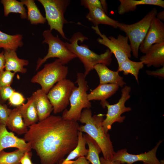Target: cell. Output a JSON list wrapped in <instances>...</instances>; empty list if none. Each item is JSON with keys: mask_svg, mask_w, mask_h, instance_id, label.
<instances>
[{"mask_svg": "<svg viewBox=\"0 0 164 164\" xmlns=\"http://www.w3.org/2000/svg\"><path fill=\"white\" fill-rule=\"evenodd\" d=\"M44 39L43 43H47L49 46L48 53L43 58H39L37 62L36 70H37L48 59L52 58H57L63 65L67 63L77 57L66 47L65 42L58 37L54 36L51 31L48 29L43 33Z\"/></svg>", "mask_w": 164, "mask_h": 164, "instance_id": "cell-8", "label": "cell"}, {"mask_svg": "<svg viewBox=\"0 0 164 164\" xmlns=\"http://www.w3.org/2000/svg\"><path fill=\"white\" fill-rule=\"evenodd\" d=\"M44 9L46 19L50 27V30H56L64 39L63 30L64 25L68 23L64 14L70 3L69 0H38Z\"/></svg>", "mask_w": 164, "mask_h": 164, "instance_id": "cell-7", "label": "cell"}, {"mask_svg": "<svg viewBox=\"0 0 164 164\" xmlns=\"http://www.w3.org/2000/svg\"><path fill=\"white\" fill-rule=\"evenodd\" d=\"M164 42V24L155 17L152 20L146 35L139 48L140 51L145 53L153 45Z\"/></svg>", "mask_w": 164, "mask_h": 164, "instance_id": "cell-13", "label": "cell"}, {"mask_svg": "<svg viewBox=\"0 0 164 164\" xmlns=\"http://www.w3.org/2000/svg\"><path fill=\"white\" fill-rule=\"evenodd\" d=\"M84 135L88 147V153L85 157L86 159L92 164H101L99 157V154L101 152L100 148L88 135L86 134Z\"/></svg>", "mask_w": 164, "mask_h": 164, "instance_id": "cell-29", "label": "cell"}, {"mask_svg": "<svg viewBox=\"0 0 164 164\" xmlns=\"http://www.w3.org/2000/svg\"><path fill=\"white\" fill-rule=\"evenodd\" d=\"M103 10L106 14L107 13V5L105 0H100Z\"/></svg>", "mask_w": 164, "mask_h": 164, "instance_id": "cell-42", "label": "cell"}, {"mask_svg": "<svg viewBox=\"0 0 164 164\" xmlns=\"http://www.w3.org/2000/svg\"><path fill=\"white\" fill-rule=\"evenodd\" d=\"M77 121L50 115L29 127L24 139L39 157L41 164H59L77 146Z\"/></svg>", "mask_w": 164, "mask_h": 164, "instance_id": "cell-1", "label": "cell"}, {"mask_svg": "<svg viewBox=\"0 0 164 164\" xmlns=\"http://www.w3.org/2000/svg\"><path fill=\"white\" fill-rule=\"evenodd\" d=\"M100 158L101 164H121L118 161H114L111 160L106 159L103 157Z\"/></svg>", "mask_w": 164, "mask_h": 164, "instance_id": "cell-39", "label": "cell"}, {"mask_svg": "<svg viewBox=\"0 0 164 164\" xmlns=\"http://www.w3.org/2000/svg\"><path fill=\"white\" fill-rule=\"evenodd\" d=\"M5 68V59L4 56V52L2 51L0 53V72L4 70Z\"/></svg>", "mask_w": 164, "mask_h": 164, "instance_id": "cell-40", "label": "cell"}, {"mask_svg": "<svg viewBox=\"0 0 164 164\" xmlns=\"http://www.w3.org/2000/svg\"><path fill=\"white\" fill-rule=\"evenodd\" d=\"M156 18L162 21H164V10L157 13Z\"/></svg>", "mask_w": 164, "mask_h": 164, "instance_id": "cell-41", "label": "cell"}, {"mask_svg": "<svg viewBox=\"0 0 164 164\" xmlns=\"http://www.w3.org/2000/svg\"><path fill=\"white\" fill-rule=\"evenodd\" d=\"M131 90L130 87L125 86L121 90V97L117 103L111 105L107 101L105 103V106L107 107L108 111L106 118L103 121L102 124L106 134L108 133L114 123H121L124 121L126 117L121 116L123 113L132 110L130 107H126L125 105V102L130 97Z\"/></svg>", "mask_w": 164, "mask_h": 164, "instance_id": "cell-10", "label": "cell"}, {"mask_svg": "<svg viewBox=\"0 0 164 164\" xmlns=\"http://www.w3.org/2000/svg\"><path fill=\"white\" fill-rule=\"evenodd\" d=\"M86 141L82 132L79 131L77 146L59 164H63L65 162L76 159L80 157H86L88 152V149L86 147Z\"/></svg>", "mask_w": 164, "mask_h": 164, "instance_id": "cell-27", "label": "cell"}, {"mask_svg": "<svg viewBox=\"0 0 164 164\" xmlns=\"http://www.w3.org/2000/svg\"><path fill=\"white\" fill-rule=\"evenodd\" d=\"M8 100L11 105L17 107L20 106L24 104L25 98L22 94L15 91Z\"/></svg>", "mask_w": 164, "mask_h": 164, "instance_id": "cell-32", "label": "cell"}, {"mask_svg": "<svg viewBox=\"0 0 164 164\" xmlns=\"http://www.w3.org/2000/svg\"><path fill=\"white\" fill-rule=\"evenodd\" d=\"M140 60L148 67L164 66V42L152 45L145 55L140 57Z\"/></svg>", "mask_w": 164, "mask_h": 164, "instance_id": "cell-15", "label": "cell"}, {"mask_svg": "<svg viewBox=\"0 0 164 164\" xmlns=\"http://www.w3.org/2000/svg\"><path fill=\"white\" fill-rule=\"evenodd\" d=\"M119 1L120 4L118 7V13L120 15L134 11L139 5H153L164 8V1L161 0H119Z\"/></svg>", "mask_w": 164, "mask_h": 164, "instance_id": "cell-21", "label": "cell"}, {"mask_svg": "<svg viewBox=\"0 0 164 164\" xmlns=\"http://www.w3.org/2000/svg\"><path fill=\"white\" fill-rule=\"evenodd\" d=\"M63 164H90L89 161L85 156L80 157L75 160L65 162Z\"/></svg>", "mask_w": 164, "mask_h": 164, "instance_id": "cell-37", "label": "cell"}, {"mask_svg": "<svg viewBox=\"0 0 164 164\" xmlns=\"http://www.w3.org/2000/svg\"><path fill=\"white\" fill-rule=\"evenodd\" d=\"M27 9V17L32 24H44L46 20L40 12L34 0H21Z\"/></svg>", "mask_w": 164, "mask_h": 164, "instance_id": "cell-25", "label": "cell"}, {"mask_svg": "<svg viewBox=\"0 0 164 164\" xmlns=\"http://www.w3.org/2000/svg\"><path fill=\"white\" fill-rule=\"evenodd\" d=\"M75 84L70 80L64 79L57 82L47 94L54 114L61 112L69 104V99Z\"/></svg>", "mask_w": 164, "mask_h": 164, "instance_id": "cell-11", "label": "cell"}, {"mask_svg": "<svg viewBox=\"0 0 164 164\" xmlns=\"http://www.w3.org/2000/svg\"><path fill=\"white\" fill-rule=\"evenodd\" d=\"M146 72L149 75L163 78L164 77V66L155 70H146Z\"/></svg>", "mask_w": 164, "mask_h": 164, "instance_id": "cell-36", "label": "cell"}, {"mask_svg": "<svg viewBox=\"0 0 164 164\" xmlns=\"http://www.w3.org/2000/svg\"><path fill=\"white\" fill-rule=\"evenodd\" d=\"M160 164H164V160H161L160 161Z\"/></svg>", "mask_w": 164, "mask_h": 164, "instance_id": "cell-43", "label": "cell"}, {"mask_svg": "<svg viewBox=\"0 0 164 164\" xmlns=\"http://www.w3.org/2000/svg\"><path fill=\"white\" fill-rule=\"evenodd\" d=\"M32 155L31 152H26L20 160L21 164H33L31 159Z\"/></svg>", "mask_w": 164, "mask_h": 164, "instance_id": "cell-38", "label": "cell"}, {"mask_svg": "<svg viewBox=\"0 0 164 164\" xmlns=\"http://www.w3.org/2000/svg\"><path fill=\"white\" fill-rule=\"evenodd\" d=\"M143 63L140 61L136 62L128 59L124 61L118 66V70L123 71L125 75L131 74L135 77L138 83H139L138 75L139 70L144 66Z\"/></svg>", "mask_w": 164, "mask_h": 164, "instance_id": "cell-28", "label": "cell"}, {"mask_svg": "<svg viewBox=\"0 0 164 164\" xmlns=\"http://www.w3.org/2000/svg\"><path fill=\"white\" fill-rule=\"evenodd\" d=\"M15 91L10 86L0 88V100L5 102L8 100Z\"/></svg>", "mask_w": 164, "mask_h": 164, "instance_id": "cell-34", "label": "cell"}, {"mask_svg": "<svg viewBox=\"0 0 164 164\" xmlns=\"http://www.w3.org/2000/svg\"><path fill=\"white\" fill-rule=\"evenodd\" d=\"M6 126L18 135L25 134L28 131L20 112L19 107L12 109Z\"/></svg>", "mask_w": 164, "mask_h": 164, "instance_id": "cell-23", "label": "cell"}, {"mask_svg": "<svg viewBox=\"0 0 164 164\" xmlns=\"http://www.w3.org/2000/svg\"><path fill=\"white\" fill-rule=\"evenodd\" d=\"M81 2V4L88 9L91 7H96L103 10L100 0H82Z\"/></svg>", "mask_w": 164, "mask_h": 164, "instance_id": "cell-35", "label": "cell"}, {"mask_svg": "<svg viewBox=\"0 0 164 164\" xmlns=\"http://www.w3.org/2000/svg\"><path fill=\"white\" fill-rule=\"evenodd\" d=\"M88 9L89 12L86 17L92 23L94 26L104 24L111 26L114 28H118L119 22L108 16L103 10L96 7H91Z\"/></svg>", "mask_w": 164, "mask_h": 164, "instance_id": "cell-20", "label": "cell"}, {"mask_svg": "<svg viewBox=\"0 0 164 164\" xmlns=\"http://www.w3.org/2000/svg\"><path fill=\"white\" fill-rule=\"evenodd\" d=\"M103 115L101 114L92 115L90 108L84 109L79 121L85 125L80 126L79 130L86 133L95 141L100 148L104 159L111 160L115 152L110 135L106 134L102 124Z\"/></svg>", "mask_w": 164, "mask_h": 164, "instance_id": "cell-2", "label": "cell"}, {"mask_svg": "<svg viewBox=\"0 0 164 164\" xmlns=\"http://www.w3.org/2000/svg\"><path fill=\"white\" fill-rule=\"evenodd\" d=\"M19 107L24 121L27 127L38 122V114L32 95L27 99L25 104H23Z\"/></svg>", "mask_w": 164, "mask_h": 164, "instance_id": "cell-22", "label": "cell"}, {"mask_svg": "<svg viewBox=\"0 0 164 164\" xmlns=\"http://www.w3.org/2000/svg\"><path fill=\"white\" fill-rule=\"evenodd\" d=\"M87 39L81 33L77 32L72 36L69 43L65 42L67 48L83 63L85 69L84 74L86 77L97 64L110 65L111 63L112 55L108 49L104 53L98 54L90 49L86 45L78 44L79 41L83 42Z\"/></svg>", "mask_w": 164, "mask_h": 164, "instance_id": "cell-3", "label": "cell"}, {"mask_svg": "<svg viewBox=\"0 0 164 164\" xmlns=\"http://www.w3.org/2000/svg\"><path fill=\"white\" fill-rule=\"evenodd\" d=\"M85 78L83 73H77L76 82L78 86L75 87L70 97V109L63 111L61 117L63 119L77 121L80 120L83 109L91 107L87 97L88 87Z\"/></svg>", "mask_w": 164, "mask_h": 164, "instance_id": "cell-4", "label": "cell"}, {"mask_svg": "<svg viewBox=\"0 0 164 164\" xmlns=\"http://www.w3.org/2000/svg\"><path fill=\"white\" fill-rule=\"evenodd\" d=\"M5 125L0 124V152L9 148H16L26 152L32 149L30 144L24 139L15 136L12 132H9Z\"/></svg>", "mask_w": 164, "mask_h": 164, "instance_id": "cell-14", "label": "cell"}, {"mask_svg": "<svg viewBox=\"0 0 164 164\" xmlns=\"http://www.w3.org/2000/svg\"><path fill=\"white\" fill-rule=\"evenodd\" d=\"M162 141H159L155 146L149 152L139 154L128 153L126 149L114 152L111 160L118 161L121 164H132L138 161H142L144 164H160V161L156 156L157 150Z\"/></svg>", "mask_w": 164, "mask_h": 164, "instance_id": "cell-12", "label": "cell"}, {"mask_svg": "<svg viewBox=\"0 0 164 164\" xmlns=\"http://www.w3.org/2000/svg\"><path fill=\"white\" fill-rule=\"evenodd\" d=\"M1 2L4 8V15L7 16L10 13L20 14L22 19L27 18V13L24 4L21 1L16 0H1Z\"/></svg>", "mask_w": 164, "mask_h": 164, "instance_id": "cell-26", "label": "cell"}, {"mask_svg": "<svg viewBox=\"0 0 164 164\" xmlns=\"http://www.w3.org/2000/svg\"><path fill=\"white\" fill-rule=\"evenodd\" d=\"M32 95L34 99L39 121L44 120L50 116L53 111V108L47 94L41 89L34 92Z\"/></svg>", "mask_w": 164, "mask_h": 164, "instance_id": "cell-17", "label": "cell"}, {"mask_svg": "<svg viewBox=\"0 0 164 164\" xmlns=\"http://www.w3.org/2000/svg\"><path fill=\"white\" fill-rule=\"evenodd\" d=\"M15 51L13 50L4 51L5 70L15 73H25L27 72V69L24 67L28 65L29 62L27 60L19 58Z\"/></svg>", "mask_w": 164, "mask_h": 164, "instance_id": "cell-19", "label": "cell"}, {"mask_svg": "<svg viewBox=\"0 0 164 164\" xmlns=\"http://www.w3.org/2000/svg\"><path fill=\"white\" fill-rule=\"evenodd\" d=\"M12 110L9 108L6 105L0 103V124L5 125L6 126Z\"/></svg>", "mask_w": 164, "mask_h": 164, "instance_id": "cell-33", "label": "cell"}, {"mask_svg": "<svg viewBox=\"0 0 164 164\" xmlns=\"http://www.w3.org/2000/svg\"><path fill=\"white\" fill-rule=\"evenodd\" d=\"M157 10L153 8L138 22L130 24L119 22L118 28L126 34L130 43L132 53L138 58L140 45L144 40L152 20L155 17Z\"/></svg>", "mask_w": 164, "mask_h": 164, "instance_id": "cell-5", "label": "cell"}, {"mask_svg": "<svg viewBox=\"0 0 164 164\" xmlns=\"http://www.w3.org/2000/svg\"><path fill=\"white\" fill-rule=\"evenodd\" d=\"M15 73L6 70L0 72V88L10 86L14 77Z\"/></svg>", "mask_w": 164, "mask_h": 164, "instance_id": "cell-31", "label": "cell"}, {"mask_svg": "<svg viewBox=\"0 0 164 164\" xmlns=\"http://www.w3.org/2000/svg\"><path fill=\"white\" fill-rule=\"evenodd\" d=\"M92 28L101 37L97 39L98 42L107 47L112 53L114 54L118 66L126 60L131 58L132 50L127 36L119 34L117 38L112 36L108 37L101 32L98 26H93Z\"/></svg>", "mask_w": 164, "mask_h": 164, "instance_id": "cell-9", "label": "cell"}, {"mask_svg": "<svg viewBox=\"0 0 164 164\" xmlns=\"http://www.w3.org/2000/svg\"><path fill=\"white\" fill-rule=\"evenodd\" d=\"M119 86L116 84H99L98 86L87 94V97L90 101H100V104L103 108H105L106 100L115 94L118 90Z\"/></svg>", "mask_w": 164, "mask_h": 164, "instance_id": "cell-18", "label": "cell"}, {"mask_svg": "<svg viewBox=\"0 0 164 164\" xmlns=\"http://www.w3.org/2000/svg\"><path fill=\"white\" fill-rule=\"evenodd\" d=\"M26 152L17 149L14 151L0 152V164H21L20 161Z\"/></svg>", "mask_w": 164, "mask_h": 164, "instance_id": "cell-30", "label": "cell"}, {"mask_svg": "<svg viewBox=\"0 0 164 164\" xmlns=\"http://www.w3.org/2000/svg\"><path fill=\"white\" fill-rule=\"evenodd\" d=\"M99 78V84H115L122 87L126 84L123 78L119 75V72L112 70L107 66L103 64H98L94 67Z\"/></svg>", "mask_w": 164, "mask_h": 164, "instance_id": "cell-16", "label": "cell"}, {"mask_svg": "<svg viewBox=\"0 0 164 164\" xmlns=\"http://www.w3.org/2000/svg\"><path fill=\"white\" fill-rule=\"evenodd\" d=\"M68 72V67L56 59L45 64L43 69L32 77L31 82L39 84L41 89L47 94L54 84L66 78Z\"/></svg>", "mask_w": 164, "mask_h": 164, "instance_id": "cell-6", "label": "cell"}, {"mask_svg": "<svg viewBox=\"0 0 164 164\" xmlns=\"http://www.w3.org/2000/svg\"><path fill=\"white\" fill-rule=\"evenodd\" d=\"M22 39L21 35H10L0 31V48L16 51L23 46Z\"/></svg>", "mask_w": 164, "mask_h": 164, "instance_id": "cell-24", "label": "cell"}]
</instances>
